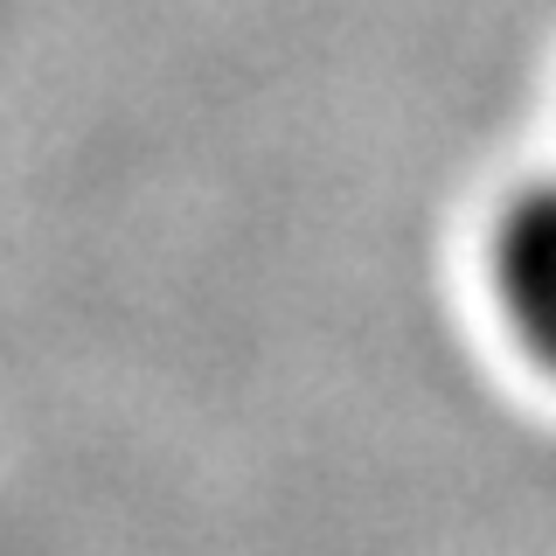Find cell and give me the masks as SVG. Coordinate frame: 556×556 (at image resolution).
Segmentation results:
<instances>
[{
	"mask_svg": "<svg viewBox=\"0 0 556 556\" xmlns=\"http://www.w3.org/2000/svg\"><path fill=\"white\" fill-rule=\"evenodd\" d=\"M494 292L515 334L556 369V181L529 188L494 237Z\"/></svg>",
	"mask_w": 556,
	"mask_h": 556,
	"instance_id": "1",
	"label": "cell"
}]
</instances>
